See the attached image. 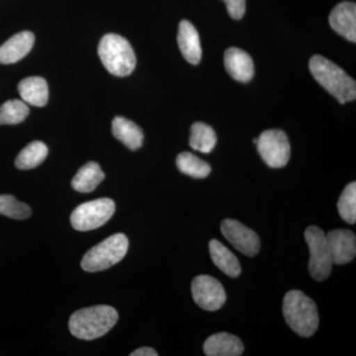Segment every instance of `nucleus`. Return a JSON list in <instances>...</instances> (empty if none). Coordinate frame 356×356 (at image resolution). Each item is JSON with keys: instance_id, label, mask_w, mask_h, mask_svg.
Segmentation results:
<instances>
[{"instance_id": "nucleus-1", "label": "nucleus", "mask_w": 356, "mask_h": 356, "mask_svg": "<svg viewBox=\"0 0 356 356\" xmlns=\"http://www.w3.org/2000/svg\"><path fill=\"white\" fill-rule=\"evenodd\" d=\"M118 313L113 307L99 305L81 309L72 314L69 327L72 336L84 341L98 339L113 329Z\"/></svg>"}, {"instance_id": "nucleus-2", "label": "nucleus", "mask_w": 356, "mask_h": 356, "mask_svg": "<svg viewBox=\"0 0 356 356\" xmlns=\"http://www.w3.org/2000/svg\"><path fill=\"white\" fill-rule=\"evenodd\" d=\"M310 70L316 81L339 100V103L353 102L356 97V83L339 65L322 56L310 60Z\"/></svg>"}, {"instance_id": "nucleus-3", "label": "nucleus", "mask_w": 356, "mask_h": 356, "mask_svg": "<svg viewBox=\"0 0 356 356\" xmlns=\"http://www.w3.org/2000/svg\"><path fill=\"white\" fill-rule=\"evenodd\" d=\"M283 316L292 331L310 337L318 327V312L315 302L299 290L286 293L283 300Z\"/></svg>"}, {"instance_id": "nucleus-4", "label": "nucleus", "mask_w": 356, "mask_h": 356, "mask_svg": "<svg viewBox=\"0 0 356 356\" xmlns=\"http://www.w3.org/2000/svg\"><path fill=\"white\" fill-rule=\"evenodd\" d=\"M98 55L105 69L116 76H130L137 63L131 44L117 34L103 36L98 46Z\"/></svg>"}, {"instance_id": "nucleus-5", "label": "nucleus", "mask_w": 356, "mask_h": 356, "mask_svg": "<svg viewBox=\"0 0 356 356\" xmlns=\"http://www.w3.org/2000/svg\"><path fill=\"white\" fill-rule=\"evenodd\" d=\"M129 241L124 234H115L90 248L84 254L81 267L88 273L105 270L120 262L127 254Z\"/></svg>"}, {"instance_id": "nucleus-6", "label": "nucleus", "mask_w": 356, "mask_h": 356, "mask_svg": "<svg viewBox=\"0 0 356 356\" xmlns=\"http://www.w3.org/2000/svg\"><path fill=\"white\" fill-rule=\"evenodd\" d=\"M304 236L310 250L309 271L311 276L315 280L324 281L331 275L334 266L327 236L322 229L316 226L307 228Z\"/></svg>"}, {"instance_id": "nucleus-7", "label": "nucleus", "mask_w": 356, "mask_h": 356, "mask_svg": "<svg viewBox=\"0 0 356 356\" xmlns=\"http://www.w3.org/2000/svg\"><path fill=\"white\" fill-rule=\"evenodd\" d=\"M115 208L114 201L109 198L89 201L74 210L70 222L77 231H91L108 222L114 215Z\"/></svg>"}, {"instance_id": "nucleus-8", "label": "nucleus", "mask_w": 356, "mask_h": 356, "mask_svg": "<svg viewBox=\"0 0 356 356\" xmlns=\"http://www.w3.org/2000/svg\"><path fill=\"white\" fill-rule=\"evenodd\" d=\"M257 151L269 168H280L287 165L291 153L286 134L281 130H267L259 136Z\"/></svg>"}, {"instance_id": "nucleus-9", "label": "nucleus", "mask_w": 356, "mask_h": 356, "mask_svg": "<svg viewBox=\"0 0 356 356\" xmlns=\"http://www.w3.org/2000/svg\"><path fill=\"white\" fill-rule=\"evenodd\" d=\"M194 302L205 311L214 312L226 303V291L220 281L210 275H199L191 284Z\"/></svg>"}, {"instance_id": "nucleus-10", "label": "nucleus", "mask_w": 356, "mask_h": 356, "mask_svg": "<svg viewBox=\"0 0 356 356\" xmlns=\"http://www.w3.org/2000/svg\"><path fill=\"white\" fill-rule=\"evenodd\" d=\"M221 232L222 236L242 254L250 257L259 254L261 250L259 236L242 222L232 219L224 220L221 224Z\"/></svg>"}, {"instance_id": "nucleus-11", "label": "nucleus", "mask_w": 356, "mask_h": 356, "mask_svg": "<svg viewBox=\"0 0 356 356\" xmlns=\"http://www.w3.org/2000/svg\"><path fill=\"white\" fill-rule=\"evenodd\" d=\"M332 261L337 266L350 264L356 254V238L350 229H337L325 234Z\"/></svg>"}, {"instance_id": "nucleus-12", "label": "nucleus", "mask_w": 356, "mask_h": 356, "mask_svg": "<svg viewBox=\"0 0 356 356\" xmlns=\"http://www.w3.org/2000/svg\"><path fill=\"white\" fill-rule=\"evenodd\" d=\"M332 29L353 43L356 41V6L346 1L332 9L329 18Z\"/></svg>"}, {"instance_id": "nucleus-13", "label": "nucleus", "mask_w": 356, "mask_h": 356, "mask_svg": "<svg viewBox=\"0 0 356 356\" xmlns=\"http://www.w3.org/2000/svg\"><path fill=\"white\" fill-rule=\"evenodd\" d=\"M224 63L227 72L236 81L248 83L254 77V60L247 51L229 48L225 51Z\"/></svg>"}, {"instance_id": "nucleus-14", "label": "nucleus", "mask_w": 356, "mask_h": 356, "mask_svg": "<svg viewBox=\"0 0 356 356\" xmlns=\"http://www.w3.org/2000/svg\"><path fill=\"white\" fill-rule=\"evenodd\" d=\"M34 42L32 32L24 31L14 35L0 47V64L11 65L19 62L32 50Z\"/></svg>"}, {"instance_id": "nucleus-15", "label": "nucleus", "mask_w": 356, "mask_h": 356, "mask_svg": "<svg viewBox=\"0 0 356 356\" xmlns=\"http://www.w3.org/2000/svg\"><path fill=\"white\" fill-rule=\"evenodd\" d=\"M178 46L185 60L191 65H198L202 58L200 38L196 28L189 21L182 20L178 28Z\"/></svg>"}, {"instance_id": "nucleus-16", "label": "nucleus", "mask_w": 356, "mask_h": 356, "mask_svg": "<svg viewBox=\"0 0 356 356\" xmlns=\"http://www.w3.org/2000/svg\"><path fill=\"white\" fill-rule=\"evenodd\" d=\"M203 350L208 356H240L243 353V344L234 334L219 332L208 337Z\"/></svg>"}, {"instance_id": "nucleus-17", "label": "nucleus", "mask_w": 356, "mask_h": 356, "mask_svg": "<svg viewBox=\"0 0 356 356\" xmlns=\"http://www.w3.org/2000/svg\"><path fill=\"white\" fill-rule=\"evenodd\" d=\"M18 92L26 104L44 107L49 99V88L46 79L31 76L22 79L18 84Z\"/></svg>"}, {"instance_id": "nucleus-18", "label": "nucleus", "mask_w": 356, "mask_h": 356, "mask_svg": "<svg viewBox=\"0 0 356 356\" xmlns=\"http://www.w3.org/2000/svg\"><path fill=\"white\" fill-rule=\"evenodd\" d=\"M112 134L131 151L139 149L144 142V133L142 129L133 121L124 117H115L112 121Z\"/></svg>"}, {"instance_id": "nucleus-19", "label": "nucleus", "mask_w": 356, "mask_h": 356, "mask_svg": "<svg viewBox=\"0 0 356 356\" xmlns=\"http://www.w3.org/2000/svg\"><path fill=\"white\" fill-rule=\"evenodd\" d=\"M209 252L215 266L226 275L236 278L242 273V267L236 255L219 241H210Z\"/></svg>"}, {"instance_id": "nucleus-20", "label": "nucleus", "mask_w": 356, "mask_h": 356, "mask_svg": "<svg viewBox=\"0 0 356 356\" xmlns=\"http://www.w3.org/2000/svg\"><path fill=\"white\" fill-rule=\"evenodd\" d=\"M105 178L102 168L95 161H89L72 178V186L74 191L81 193H89L95 191L96 187L100 184Z\"/></svg>"}, {"instance_id": "nucleus-21", "label": "nucleus", "mask_w": 356, "mask_h": 356, "mask_svg": "<svg viewBox=\"0 0 356 356\" xmlns=\"http://www.w3.org/2000/svg\"><path fill=\"white\" fill-rule=\"evenodd\" d=\"M217 144V135L212 127L205 123H194L191 127L189 145L194 151L209 154Z\"/></svg>"}, {"instance_id": "nucleus-22", "label": "nucleus", "mask_w": 356, "mask_h": 356, "mask_svg": "<svg viewBox=\"0 0 356 356\" xmlns=\"http://www.w3.org/2000/svg\"><path fill=\"white\" fill-rule=\"evenodd\" d=\"M48 147L40 140L30 143L16 158L15 165L19 170H27L41 165L48 156Z\"/></svg>"}, {"instance_id": "nucleus-23", "label": "nucleus", "mask_w": 356, "mask_h": 356, "mask_svg": "<svg viewBox=\"0 0 356 356\" xmlns=\"http://www.w3.org/2000/svg\"><path fill=\"white\" fill-rule=\"evenodd\" d=\"M177 165L180 172L198 179L207 177L211 173L209 163L188 152L178 154Z\"/></svg>"}, {"instance_id": "nucleus-24", "label": "nucleus", "mask_w": 356, "mask_h": 356, "mask_svg": "<svg viewBox=\"0 0 356 356\" xmlns=\"http://www.w3.org/2000/svg\"><path fill=\"white\" fill-rule=\"evenodd\" d=\"M29 107L23 100H9L0 106V125H16L29 115Z\"/></svg>"}, {"instance_id": "nucleus-25", "label": "nucleus", "mask_w": 356, "mask_h": 356, "mask_svg": "<svg viewBox=\"0 0 356 356\" xmlns=\"http://www.w3.org/2000/svg\"><path fill=\"white\" fill-rule=\"evenodd\" d=\"M337 209L341 219L348 224L356 222V184L351 182L344 188L337 202Z\"/></svg>"}, {"instance_id": "nucleus-26", "label": "nucleus", "mask_w": 356, "mask_h": 356, "mask_svg": "<svg viewBox=\"0 0 356 356\" xmlns=\"http://www.w3.org/2000/svg\"><path fill=\"white\" fill-rule=\"evenodd\" d=\"M31 208L20 202L13 195H0V215L15 220H25L31 216Z\"/></svg>"}, {"instance_id": "nucleus-27", "label": "nucleus", "mask_w": 356, "mask_h": 356, "mask_svg": "<svg viewBox=\"0 0 356 356\" xmlns=\"http://www.w3.org/2000/svg\"><path fill=\"white\" fill-rule=\"evenodd\" d=\"M233 19H242L245 13V0H222Z\"/></svg>"}, {"instance_id": "nucleus-28", "label": "nucleus", "mask_w": 356, "mask_h": 356, "mask_svg": "<svg viewBox=\"0 0 356 356\" xmlns=\"http://www.w3.org/2000/svg\"><path fill=\"white\" fill-rule=\"evenodd\" d=\"M131 356H158V353L151 348H140L131 353Z\"/></svg>"}]
</instances>
